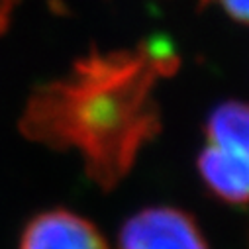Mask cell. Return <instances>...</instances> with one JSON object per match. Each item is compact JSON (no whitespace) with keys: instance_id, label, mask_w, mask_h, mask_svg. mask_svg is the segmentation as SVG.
Listing matches in <instances>:
<instances>
[{"instance_id":"cell-1","label":"cell","mask_w":249,"mask_h":249,"mask_svg":"<svg viewBox=\"0 0 249 249\" xmlns=\"http://www.w3.org/2000/svg\"><path fill=\"white\" fill-rule=\"evenodd\" d=\"M159 65L153 51L92 53L69 77L32 92L20 132L57 149H79L89 177L112 189L132 167L142 143L153 136L151 89Z\"/></svg>"},{"instance_id":"cell-2","label":"cell","mask_w":249,"mask_h":249,"mask_svg":"<svg viewBox=\"0 0 249 249\" xmlns=\"http://www.w3.org/2000/svg\"><path fill=\"white\" fill-rule=\"evenodd\" d=\"M118 249H210L196 222L178 208L153 206L124 224Z\"/></svg>"},{"instance_id":"cell-3","label":"cell","mask_w":249,"mask_h":249,"mask_svg":"<svg viewBox=\"0 0 249 249\" xmlns=\"http://www.w3.org/2000/svg\"><path fill=\"white\" fill-rule=\"evenodd\" d=\"M18 249H108V243L87 218L55 208L26 224Z\"/></svg>"},{"instance_id":"cell-4","label":"cell","mask_w":249,"mask_h":249,"mask_svg":"<svg viewBox=\"0 0 249 249\" xmlns=\"http://www.w3.org/2000/svg\"><path fill=\"white\" fill-rule=\"evenodd\" d=\"M208 189L230 204L249 202V159L208 145L198 161Z\"/></svg>"},{"instance_id":"cell-5","label":"cell","mask_w":249,"mask_h":249,"mask_svg":"<svg viewBox=\"0 0 249 249\" xmlns=\"http://www.w3.org/2000/svg\"><path fill=\"white\" fill-rule=\"evenodd\" d=\"M210 145L249 159V104L226 102L208 120Z\"/></svg>"},{"instance_id":"cell-6","label":"cell","mask_w":249,"mask_h":249,"mask_svg":"<svg viewBox=\"0 0 249 249\" xmlns=\"http://www.w3.org/2000/svg\"><path fill=\"white\" fill-rule=\"evenodd\" d=\"M220 2L233 18L249 24V0H220Z\"/></svg>"},{"instance_id":"cell-7","label":"cell","mask_w":249,"mask_h":249,"mask_svg":"<svg viewBox=\"0 0 249 249\" xmlns=\"http://www.w3.org/2000/svg\"><path fill=\"white\" fill-rule=\"evenodd\" d=\"M20 2L22 0H0V34H4L8 30L12 12Z\"/></svg>"}]
</instances>
